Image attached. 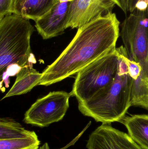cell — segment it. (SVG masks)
<instances>
[{
    "label": "cell",
    "mask_w": 148,
    "mask_h": 149,
    "mask_svg": "<svg viewBox=\"0 0 148 149\" xmlns=\"http://www.w3.org/2000/svg\"><path fill=\"white\" fill-rule=\"evenodd\" d=\"M120 24L116 14L111 12L98 16L78 29L67 47L43 72L39 85L61 81L116 49Z\"/></svg>",
    "instance_id": "6da1fadb"
},
{
    "label": "cell",
    "mask_w": 148,
    "mask_h": 149,
    "mask_svg": "<svg viewBox=\"0 0 148 149\" xmlns=\"http://www.w3.org/2000/svg\"><path fill=\"white\" fill-rule=\"evenodd\" d=\"M119 53L117 75L110 86L90 100L78 102L80 112L103 124L120 122L132 106V78L123 46L117 48Z\"/></svg>",
    "instance_id": "7a4b0ae2"
},
{
    "label": "cell",
    "mask_w": 148,
    "mask_h": 149,
    "mask_svg": "<svg viewBox=\"0 0 148 149\" xmlns=\"http://www.w3.org/2000/svg\"><path fill=\"white\" fill-rule=\"evenodd\" d=\"M34 29L29 19L12 14L0 19V72L9 66L30 65V38Z\"/></svg>",
    "instance_id": "3957f363"
},
{
    "label": "cell",
    "mask_w": 148,
    "mask_h": 149,
    "mask_svg": "<svg viewBox=\"0 0 148 149\" xmlns=\"http://www.w3.org/2000/svg\"><path fill=\"white\" fill-rule=\"evenodd\" d=\"M119 63L117 48L98 58L77 73L70 95L81 102L104 91L115 79Z\"/></svg>",
    "instance_id": "277c9868"
},
{
    "label": "cell",
    "mask_w": 148,
    "mask_h": 149,
    "mask_svg": "<svg viewBox=\"0 0 148 149\" xmlns=\"http://www.w3.org/2000/svg\"><path fill=\"white\" fill-rule=\"evenodd\" d=\"M120 36L129 57L140 64L148 76V19L134 11L121 25Z\"/></svg>",
    "instance_id": "5b68a950"
},
{
    "label": "cell",
    "mask_w": 148,
    "mask_h": 149,
    "mask_svg": "<svg viewBox=\"0 0 148 149\" xmlns=\"http://www.w3.org/2000/svg\"><path fill=\"white\" fill-rule=\"evenodd\" d=\"M70 93L64 91L50 92L37 100L26 112L23 121L40 127H47L63 119L69 107Z\"/></svg>",
    "instance_id": "8992f818"
},
{
    "label": "cell",
    "mask_w": 148,
    "mask_h": 149,
    "mask_svg": "<svg viewBox=\"0 0 148 149\" xmlns=\"http://www.w3.org/2000/svg\"><path fill=\"white\" fill-rule=\"evenodd\" d=\"M67 28H79L101 15L112 12V0H71Z\"/></svg>",
    "instance_id": "52a82bcc"
},
{
    "label": "cell",
    "mask_w": 148,
    "mask_h": 149,
    "mask_svg": "<svg viewBox=\"0 0 148 149\" xmlns=\"http://www.w3.org/2000/svg\"><path fill=\"white\" fill-rule=\"evenodd\" d=\"M88 149H144L130 136L113 128L109 124H102L89 136Z\"/></svg>",
    "instance_id": "ba28073f"
},
{
    "label": "cell",
    "mask_w": 148,
    "mask_h": 149,
    "mask_svg": "<svg viewBox=\"0 0 148 149\" xmlns=\"http://www.w3.org/2000/svg\"><path fill=\"white\" fill-rule=\"evenodd\" d=\"M70 2H58L46 15L35 21V27L43 39L54 37L67 29Z\"/></svg>",
    "instance_id": "9c48e42d"
},
{
    "label": "cell",
    "mask_w": 148,
    "mask_h": 149,
    "mask_svg": "<svg viewBox=\"0 0 148 149\" xmlns=\"http://www.w3.org/2000/svg\"><path fill=\"white\" fill-rule=\"evenodd\" d=\"M127 55V62L132 78V106L148 110V76L140 64Z\"/></svg>",
    "instance_id": "30bf717a"
},
{
    "label": "cell",
    "mask_w": 148,
    "mask_h": 149,
    "mask_svg": "<svg viewBox=\"0 0 148 149\" xmlns=\"http://www.w3.org/2000/svg\"><path fill=\"white\" fill-rule=\"evenodd\" d=\"M59 0H14L13 14L36 21L49 12Z\"/></svg>",
    "instance_id": "8fae6325"
},
{
    "label": "cell",
    "mask_w": 148,
    "mask_h": 149,
    "mask_svg": "<svg viewBox=\"0 0 148 149\" xmlns=\"http://www.w3.org/2000/svg\"><path fill=\"white\" fill-rule=\"evenodd\" d=\"M42 77V73H39L30 65L22 67L17 74L15 83L3 99L28 93L39 85Z\"/></svg>",
    "instance_id": "7c38bea8"
},
{
    "label": "cell",
    "mask_w": 148,
    "mask_h": 149,
    "mask_svg": "<svg viewBox=\"0 0 148 149\" xmlns=\"http://www.w3.org/2000/svg\"><path fill=\"white\" fill-rule=\"evenodd\" d=\"M130 137L144 149H148V115H134L122 120Z\"/></svg>",
    "instance_id": "4fadbf2b"
},
{
    "label": "cell",
    "mask_w": 148,
    "mask_h": 149,
    "mask_svg": "<svg viewBox=\"0 0 148 149\" xmlns=\"http://www.w3.org/2000/svg\"><path fill=\"white\" fill-rule=\"evenodd\" d=\"M25 129L20 123L10 118L0 119V140L23 138L36 134Z\"/></svg>",
    "instance_id": "5bb4252c"
},
{
    "label": "cell",
    "mask_w": 148,
    "mask_h": 149,
    "mask_svg": "<svg viewBox=\"0 0 148 149\" xmlns=\"http://www.w3.org/2000/svg\"><path fill=\"white\" fill-rule=\"evenodd\" d=\"M40 144L36 134L23 138L0 140V149H38Z\"/></svg>",
    "instance_id": "9a60e30c"
},
{
    "label": "cell",
    "mask_w": 148,
    "mask_h": 149,
    "mask_svg": "<svg viewBox=\"0 0 148 149\" xmlns=\"http://www.w3.org/2000/svg\"><path fill=\"white\" fill-rule=\"evenodd\" d=\"M129 11L142 13L148 19V0H129Z\"/></svg>",
    "instance_id": "2e32d148"
},
{
    "label": "cell",
    "mask_w": 148,
    "mask_h": 149,
    "mask_svg": "<svg viewBox=\"0 0 148 149\" xmlns=\"http://www.w3.org/2000/svg\"><path fill=\"white\" fill-rule=\"evenodd\" d=\"M14 0H0V19L13 14Z\"/></svg>",
    "instance_id": "e0dca14e"
},
{
    "label": "cell",
    "mask_w": 148,
    "mask_h": 149,
    "mask_svg": "<svg viewBox=\"0 0 148 149\" xmlns=\"http://www.w3.org/2000/svg\"><path fill=\"white\" fill-rule=\"evenodd\" d=\"M116 5L120 8L125 15L129 12V0H112Z\"/></svg>",
    "instance_id": "ac0fdd59"
},
{
    "label": "cell",
    "mask_w": 148,
    "mask_h": 149,
    "mask_svg": "<svg viewBox=\"0 0 148 149\" xmlns=\"http://www.w3.org/2000/svg\"><path fill=\"white\" fill-rule=\"evenodd\" d=\"M38 149H50L49 146L47 143H44L42 146L39 148Z\"/></svg>",
    "instance_id": "d6986e66"
}]
</instances>
